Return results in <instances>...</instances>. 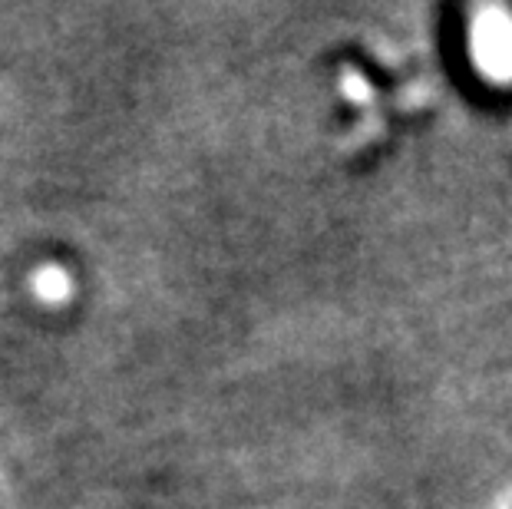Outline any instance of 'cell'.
Returning <instances> with one entry per match:
<instances>
[{
	"instance_id": "obj_1",
	"label": "cell",
	"mask_w": 512,
	"mask_h": 509,
	"mask_svg": "<svg viewBox=\"0 0 512 509\" xmlns=\"http://www.w3.org/2000/svg\"><path fill=\"white\" fill-rule=\"evenodd\" d=\"M476 57L489 73L509 77L512 73V20H506L503 14L483 17V24L476 30Z\"/></svg>"
}]
</instances>
